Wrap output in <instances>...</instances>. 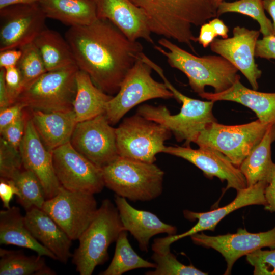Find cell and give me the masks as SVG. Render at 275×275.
Returning <instances> with one entry per match:
<instances>
[{
	"label": "cell",
	"mask_w": 275,
	"mask_h": 275,
	"mask_svg": "<svg viewBox=\"0 0 275 275\" xmlns=\"http://www.w3.org/2000/svg\"><path fill=\"white\" fill-rule=\"evenodd\" d=\"M65 38L79 69L111 95L117 94L124 77L143 52L139 42L128 39L105 19L70 27Z\"/></svg>",
	"instance_id": "obj_1"
},
{
	"label": "cell",
	"mask_w": 275,
	"mask_h": 275,
	"mask_svg": "<svg viewBox=\"0 0 275 275\" xmlns=\"http://www.w3.org/2000/svg\"><path fill=\"white\" fill-rule=\"evenodd\" d=\"M146 15L152 33L187 45L195 52L193 26L217 16L213 0H130Z\"/></svg>",
	"instance_id": "obj_2"
},
{
	"label": "cell",
	"mask_w": 275,
	"mask_h": 275,
	"mask_svg": "<svg viewBox=\"0 0 275 275\" xmlns=\"http://www.w3.org/2000/svg\"><path fill=\"white\" fill-rule=\"evenodd\" d=\"M144 61L158 74L174 97L182 103V106L178 114L172 115L164 105L143 104L138 107L136 113L162 125L171 132L178 142L184 141V146H190L202 131L209 124L216 121L212 113L215 102L193 99L183 94L170 82L159 65L148 57Z\"/></svg>",
	"instance_id": "obj_3"
},
{
	"label": "cell",
	"mask_w": 275,
	"mask_h": 275,
	"mask_svg": "<svg viewBox=\"0 0 275 275\" xmlns=\"http://www.w3.org/2000/svg\"><path fill=\"white\" fill-rule=\"evenodd\" d=\"M158 43L160 46L155 45V49L166 57L171 67L185 74L191 88L198 95L205 92L207 86L213 87L215 93H219L240 79L238 70L219 55L198 57L164 37Z\"/></svg>",
	"instance_id": "obj_4"
},
{
	"label": "cell",
	"mask_w": 275,
	"mask_h": 275,
	"mask_svg": "<svg viewBox=\"0 0 275 275\" xmlns=\"http://www.w3.org/2000/svg\"><path fill=\"white\" fill-rule=\"evenodd\" d=\"M123 230L117 207L110 200H103L72 254L76 271L80 275H91L96 266L107 260L109 245Z\"/></svg>",
	"instance_id": "obj_5"
},
{
	"label": "cell",
	"mask_w": 275,
	"mask_h": 275,
	"mask_svg": "<svg viewBox=\"0 0 275 275\" xmlns=\"http://www.w3.org/2000/svg\"><path fill=\"white\" fill-rule=\"evenodd\" d=\"M101 169L105 186L130 201H151L162 193L164 173L154 163L119 156Z\"/></svg>",
	"instance_id": "obj_6"
},
{
	"label": "cell",
	"mask_w": 275,
	"mask_h": 275,
	"mask_svg": "<svg viewBox=\"0 0 275 275\" xmlns=\"http://www.w3.org/2000/svg\"><path fill=\"white\" fill-rule=\"evenodd\" d=\"M78 70L73 65L46 72L21 93L16 102L46 113L73 109Z\"/></svg>",
	"instance_id": "obj_7"
},
{
	"label": "cell",
	"mask_w": 275,
	"mask_h": 275,
	"mask_svg": "<svg viewBox=\"0 0 275 275\" xmlns=\"http://www.w3.org/2000/svg\"><path fill=\"white\" fill-rule=\"evenodd\" d=\"M116 133L119 156L147 163H154L156 155L164 152V143L172 134L162 125L138 113L125 118Z\"/></svg>",
	"instance_id": "obj_8"
},
{
	"label": "cell",
	"mask_w": 275,
	"mask_h": 275,
	"mask_svg": "<svg viewBox=\"0 0 275 275\" xmlns=\"http://www.w3.org/2000/svg\"><path fill=\"white\" fill-rule=\"evenodd\" d=\"M152 70L140 56L124 77L118 92L106 105L104 114L111 125L118 123L128 112L144 102L174 97L164 82L153 79Z\"/></svg>",
	"instance_id": "obj_9"
},
{
	"label": "cell",
	"mask_w": 275,
	"mask_h": 275,
	"mask_svg": "<svg viewBox=\"0 0 275 275\" xmlns=\"http://www.w3.org/2000/svg\"><path fill=\"white\" fill-rule=\"evenodd\" d=\"M269 125L258 119L236 125H226L213 122L201 132L195 143L199 147H210L217 150L239 167L262 139Z\"/></svg>",
	"instance_id": "obj_10"
},
{
	"label": "cell",
	"mask_w": 275,
	"mask_h": 275,
	"mask_svg": "<svg viewBox=\"0 0 275 275\" xmlns=\"http://www.w3.org/2000/svg\"><path fill=\"white\" fill-rule=\"evenodd\" d=\"M98 209L94 194L63 186L55 196L46 200L42 208L72 240H78Z\"/></svg>",
	"instance_id": "obj_11"
},
{
	"label": "cell",
	"mask_w": 275,
	"mask_h": 275,
	"mask_svg": "<svg viewBox=\"0 0 275 275\" xmlns=\"http://www.w3.org/2000/svg\"><path fill=\"white\" fill-rule=\"evenodd\" d=\"M54 172L61 185L93 194L105 186L102 169L78 152L69 142L52 151Z\"/></svg>",
	"instance_id": "obj_12"
},
{
	"label": "cell",
	"mask_w": 275,
	"mask_h": 275,
	"mask_svg": "<svg viewBox=\"0 0 275 275\" xmlns=\"http://www.w3.org/2000/svg\"><path fill=\"white\" fill-rule=\"evenodd\" d=\"M70 143L78 152L100 168L119 156L116 128L104 114L77 122Z\"/></svg>",
	"instance_id": "obj_13"
},
{
	"label": "cell",
	"mask_w": 275,
	"mask_h": 275,
	"mask_svg": "<svg viewBox=\"0 0 275 275\" xmlns=\"http://www.w3.org/2000/svg\"><path fill=\"white\" fill-rule=\"evenodd\" d=\"M268 184L260 181L255 185L237 191L233 201L225 206L205 212H196L184 210V217L197 224L187 231L180 234L168 235L154 239L152 249L155 252H166L170 250V245L174 242L187 236L205 230L214 231L218 223L231 212L242 207L252 205H266L264 196L265 187Z\"/></svg>",
	"instance_id": "obj_14"
},
{
	"label": "cell",
	"mask_w": 275,
	"mask_h": 275,
	"mask_svg": "<svg viewBox=\"0 0 275 275\" xmlns=\"http://www.w3.org/2000/svg\"><path fill=\"white\" fill-rule=\"evenodd\" d=\"M0 10V51L20 49L33 42L46 28V17L38 2Z\"/></svg>",
	"instance_id": "obj_15"
},
{
	"label": "cell",
	"mask_w": 275,
	"mask_h": 275,
	"mask_svg": "<svg viewBox=\"0 0 275 275\" xmlns=\"http://www.w3.org/2000/svg\"><path fill=\"white\" fill-rule=\"evenodd\" d=\"M193 242L212 248L224 257L227 263L224 274H230L234 263L239 258L259 249H275V227L266 232L253 233L239 228L236 233L209 236L203 232L190 236Z\"/></svg>",
	"instance_id": "obj_16"
},
{
	"label": "cell",
	"mask_w": 275,
	"mask_h": 275,
	"mask_svg": "<svg viewBox=\"0 0 275 275\" xmlns=\"http://www.w3.org/2000/svg\"><path fill=\"white\" fill-rule=\"evenodd\" d=\"M260 31L235 26L233 37L215 39L210 44L212 51L223 57L246 77L252 89H258V79L262 71L255 61L256 45Z\"/></svg>",
	"instance_id": "obj_17"
},
{
	"label": "cell",
	"mask_w": 275,
	"mask_h": 275,
	"mask_svg": "<svg viewBox=\"0 0 275 275\" xmlns=\"http://www.w3.org/2000/svg\"><path fill=\"white\" fill-rule=\"evenodd\" d=\"M164 153L184 159L193 163L207 178L216 177L226 181V190L232 188L236 191L247 187L244 175L238 167L221 152L210 147L193 149L190 146H166Z\"/></svg>",
	"instance_id": "obj_18"
},
{
	"label": "cell",
	"mask_w": 275,
	"mask_h": 275,
	"mask_svg": "<svg viewBox=\"0 0 275 275\" xmlns=\"http://www.w3.org/2000/svg\"><path fill=\"white\" fill-rule=\"evenodd\" d=\"M19 151L23 168L33 172L40 181L46 200L55 196L62 186L54 172L52 151L44 146L30 116Z\"/></svg>",
	"instance_id": "obj_19"
},
{
	"label": "cell",
	"mask_w": 275,
	"mask_h": 275,
	"mask_svg": "<svg viewBox=\"0 0 275 275\" xmlns=\"http://www.w3.org/2000/svg\"><path fill=\"white\" fill-rule=\"evenodd\" d=\"M95 2L98 18L109 20L131 41L141 38L154 45L146 15L130 0H95Z\"/></svg>",
	"instance_id": "obj_20"
},
{
	"label": "cell",
	"mask_w": 275,
	"mask_h": 275,
	"mask_svg": "<svg viewBox=\"0 0 275 275\" xmlns=\"http://www.w3.org/2000/svg\"><path fill=\"white\" fill-rule=\"evenodd\" d=\"M115 202L124 230L135 238L141 251L148 252L150 239L157 234H176L175 226L164 223L150 211L135 209L126 198L116 195Z\"/></svg>",
	"instance_id": "obj_21"
},
{
	"label": "cell",
	"mask_w": 275,
	"mask_h": 275,
	"mask_svg": "<svg viewBox=\"0 0 275 275\" xmlns=\"http://www.w3.org/2000/svg\"><path fill=\"white\" fill-rule=\"evenodd\" d=\"M25 224L40 243L53 253L57 260L66 264L72 257V240L59 225L43 209L33 208L26 211Z\"/></svg>",
	"instance_id": "obj_22"
},
{
	"label": "cell",
	"mask_w": 275,
	"mask_h": 275,
	"mask_svg": "<svg viewBox=\"0 0 275 275\" xmlns=\"http://www.w3.org/2000/svg\"><path fill=\"white\" fill-rule=\"evenodd\" d=\"M199 96L214 102L230 101L240 103L253 111L262 123L275 124V93H264L250 89L243 85L240 79L221 92H205Z\"/></svg>",
	"instance_id": "obj_23"
},
{
	"label": "cell",
	"mask_w": 275,
	"mask_h": 275,
	"mask_svg": "<svg viewBox=\"0 0 275 275\" xmlns=\"http://www.w3.org/2000/svg\"><path fill=\"white\" fill-rule=\"evenodd\" d=\"M31 111L33 125L48 150L52 151L70 142L77 123L73 109L49 113Z\"/></svg>",
	"instance_id": "obj_24"
},
{
	"label": "cell",
	"mask_w": 275,
	"mask_h": 275,
	"mask_svg": "<svg viewBox=\"0 0 275 275\" xmlns=\"http://www.w3.org/2000/svg\"><path fill=\"white\" fill-rule=\"evenodd\" d=\"M0 243L29 249L39 255L57 260L54 255L32 235L25 224L24 216L17 206L0 211Z\"/></svg>",
	"instance_id": "obj_25"
},
{
	"label": "cell",
	"mask_w": 275,
	"mask_h": 275,
	"mask_svg": "<svg viewBox=\"0 0 275 275\" xmlns=\"http://www.w3.org/2000/svg\"><path fill=\"white\" fill-rule=\"evenodd\" d=\"M274 141L275 124H271L261 141L238 167L245 178L247 187L260 181L268 184L270 182L275 172L271 153V144Z\"/></svg>",
	"instance_id": "obj_26"
},
{
	"label": "cell",
	"mask_w": 275,
	"mask_h": 275,
	"mask_svg": "<svg viewBox=\"0 0 275 275\" xmlns=\"http://www.w3.org/2000/svg\"><path fill=\"white\" fill-rule=\"evenodd\" d=\"M46 18L72 26L91 24L97 19L94 0H39Z\"/></svg>",
	"instance_id": "obj_27"
},
{
	"label": "cell",
	"mask_w": 275,
	"mask_h": 275,
	"mask_svg": "<svg viewBox=\"0 0 275 275\" xmlns=\"http://www.w3.org/2000/svg\"><path fill=\"white\" fill-rule=\"evenodd\" d=\"M77 90L73 104L77 122L104 114L113 96L98 88L90 76L79 69L76 77Z\"/></svg>",
	"instance_id": "obj_28"
},
{
	"label": "cell",
	"mask_w": 275,
	"mask_h": 275,
	"mask_svg": "<svg viewBox=\"0 0 275 275\" xmlns=\"http://www.w3.org/2000/svg\"><path fill=\"white\" fill-rule=\"evenodd\" d=\"M47 71L76 65L71 49L58 32L47 28L33 41Z\"/></svg>",
	"instance_id": "obj_29"
},
{
	"label": "cell",
	"mask_w": 275,
	"mask_h": 275,
	"mask_svg": "<svg viewBox=\"0 0 275 275\" xmlns=\"http://www.w3.org/2000/svg\"><path fill=\"white\" fill-rule=\"evenodd\" d=\"M43 256H26L21 251L0 249V275H54Z\"/></svg>",
	"instance_id": "obj_30"
},
{
	"label": "cell",
	"mask_w": 275,
	"mask_h": 275,
	"mask_svg": "<svg viewBox=\"0 0 275 275\" xmlns=\"http://www.w3.org/2000/svg\"><path fill=\"white\" fill-rule=\"evenodd\" d=\"M155 267V263L143 259L134 251L128 239L127 231L123 230L116 240L114 255L109 265L100 274L121 275L133 269Z\"/></svg>",
	"instance_id": "obj_31"
},
{
	"label": "cell",
	"mask_w": 275,
	"mask_h": 275,
	"mask_svg": "<svg viewBox=\"0 0 275 275\" xmlns=\"http://www.w3.org/2000/svg\"><path fill=\"white\" fill-rule=\"evenodd\" d=\"M12 180L19 191L18 202L26 211L34 207L42 208L46 200L44 190L33 172L23 168Z\"/></svg>",
	"instance_id": "obj_32"
},
{
	"label": "cell",
	"mask_w": 275,
	"mask_h": 275,
	"mask_svg": "<svg viewBox=\"0 0 275 275\" xmlns=\"http://www.w3.org/2000/svg\"><path fill=\"white\" fill-rule=\"evenodd\" d=\"M263 0H238L232 2L225 1L217 9V16L228 12H235L250 16L260 26V32L263 36L274 35L273 24L265 14Z\"/></svg>",
	"instance_id": "obj_33"
},
{
	"label": "cell",
	"mask_w": 275,
	"mask_h": 275,
	"mask_svg": "<svg viewBox=\"0 0 275 275\" xmlns=\"http://www.w3.org/2000/svg\"><path fill=\"white\" fill-rule=\"evenodd\" d=\"M20 49L22 54L17 67L21 76L22 92L47 70L40 53L33 42Z\"/></svg>",
	"instance_id": "obj_34"
},
{
	"label": "cell",
	"mask_w": 275,
	"mask_h": 275,
	"mask_svg": "<svg viewBox=\"0 0 275 275\" xmlns=\"http://www.w3.org/2000/svg\"><path fill=\"white\" fill-rule=\"evenodd\" d=\"M156 264L153 271L146 272L147 275H206L192 265H186L179 262L170 251L154 252L151 257Z\"/></svg>",
	"instance_id": "obj_35"
},
{
	"label": "cell",
	"mask_w": 275,
	"mask_h": 275,
	"mask_svg": "<svg viewBox=\"0 0 275 275\" xmlns=\"http://www.w3.org/2000/svg\"><path fill=\"white\" fill-rule=\"evenodd\" d=\"M19 150L0 139V176L1 178L12 179L23 169Z\"/></svg>",
	"instance_id": "obj_36"
},
{
	"label": "cell",
	"mask_w": 275,
	"mask_h": 275,
	"mask_svg": "<svg viewBox=\"0 0 275 275\" xmlns=\"http://www.w3.org/2000/svg\"><path fill=\"white\" fill-rule=\"evenodd\" d=\"M248 262L254 268V275H275V249L256 250L246 255Z\"/></svg>",
	"instance_id": "obj_37"
},
{
	"label": "cell",
	"mask_w": 275,
	"mask_h": 275,
	"mask_svg": "<svg viewBox=\"0 0 275 275\" xmlns=\"http://www.w3.org/2000/svg\"><path fill=\"white\" fill-rule=\"evenodd\" d=\"M25 109L14 121L0 131L1 138L18 150L24 134L27 120L30 117Z\"/></svg>",
	"instance_id": "obj_38"
},
{
	"label": "cell",
	"mask_w": 275,
	"mask_h": 275,
	"mask_svg": "<svg viewBox=\"0 0 275 275\" xmlns=\"http://www.w3.org/2000/svg\"><path fill=\"white\" fill-rule=\"evenodd\" d=\"M5 79L12 105L17 101L22 91L21 76L17 66L5 69Z\"/></svg>",
	"instance_id": "obj_39"
},
{
	"label": "cell",
	"mask_w": 275,
	"mask_h": 275,
	"mask_svg": "<svg viewBox=\"0 0 275 275\" xmlns=\"http://www.w3.org/2000/svg\"><path fill=\"white\" fill-rule=\"evenodd\" d=\"M26 108L24 104L17 101L0 109V131L14 121Z\"/></svg>",
	"instance_id": "obj_40"
},
{
	"label": "cell",
	"mask_w": 275,
	"mask_h": 275,
	"mask_svg": "<svg viewBox=\"0 0 275 275\" xmlns=\"http://www.w3.org/2000/svg\"><path fill=\"white\" fill-rule=\"evenodd\" d=\"M255 57L268 60L275 59V35L263 36L261 39L257 40Z\"/></svg>",
	"instance_id": "obj_41"
},
{
	"label": "cell",
	"mask_w": 275,
	"mask_h": 275,
	"mask_svg": "<svg viewBox=\"0 0 275 275\" xmlns=\"http://www.w3.org/2000/svg\"><path fill=\"white\" fill-rule=\"evenodd\" d=\"M14 195H16L17 198L20 195L18 188L14 181L1 178L0 198L4 208L9 209L11 207L10 203Z\"/></svg>",
	"instance_id": "obj_42"
},
{
	"label": "cell",
	"mask_w": 275,
	"mask_h": 275,
	"mask_svg": "<svg viewBox=\"0 0 275 275\" xmlns=\"http://www.w3.org/2000/svg\"><path fill=\"white\" fill-rule=\"evenodd\" d=\"M22 54L20 49H9L0 51V68L5 69L17 66Z\"/></svg>",
	"instance_id": "obj_43"
},
{
	"label": "cell",
	"mask_w": 275,
	"mask_h": 275,
	"mask_svg": "<svg viewBox=\"0 0 275 275\" xmlns=\"http://www.w3.org/2000/svg\"><path fill=\"white\" fill-rule=\"evenodd\" d=\"M216 37L212 27L209 23H205L201 25L200 33L197 37V41L203 47L206 48L213 41Z\"/></svg>",
	"instance_id": "obj_44"
},
{
	"label": "cell",
	"mask_w": 275,
	"mask_h": 275,
	"mask_svg": "<svg viewBox=\"0 0 275 275\" xmlns=\"http://www.w3.org/2000/svg\"><path fill=\"white\" fill-rule=\"evenodd\" d=\"M264 196L266 202L264 209L270 212H275V172L264 191Z\"/></svg>",
	"instance_id": "obj_45"
},
{
	"label": "cell",
	"mask_w": 275,
	"mask_h": 275,
	"mask_svg": "<svg viewBox=\"0 0 275 275\" xmlns=\"http://www.w3.org/2000/svg\"><path fill=\"white\" fill-rule=\"evenodd\" d=\"M5 69L0 68V109L11 105L5 79Z\"/></svg>",
	"instance_id": "obj_46"
},
{
	"label": "cell",
	"mask_w": 275,
	"mask_h": 275,
	"mask_svg": "<svg viewBox=\"0 0 275 275\" xmlns=\"http://www.w3.org/2000/svg\"><path fill=\"white\" fill-rule=\"evenodd\" d=\"M216 36H219L223 39L228 38L229 29L224 22L218 18H214L209 21Z\"/></svg>",
	"instance_id": "obj_47"
},
{
	"label": "cell",
	"mask_w": 275,
	"mask_h": 275,
	"mask_svg": "<svg viewBox=\"0 0 275 275\" xmlns=\"http://www.w3.org/2000/svg\"><path fill=\"white\" fill-rule=\"evenodd\" d=\"M263 7L273 20L274 35H275V0H263Z\"/></svg>",
	"instance_id": "obj_48"
},
{
	"label": "cell",
	"mask_w": 275,
	"mask_h": 275,
	"mask_svg": "<svg viewBox=\"0 0 275 275\" xmlns=\"http://www.w3.org/2000/svg\"><path fill=\"white\" fill-rule=\"evenodd\" d=\"M39 0H0V9L19 4H31L38 3Z\"/></svg>",
	"instance_id": "obj_49"
},
{
	"label": "cell",
	"mask_w": 275,
	"mask_h": 275,
	"mask_svg": "<svg viewBox=\"0 0 275 275\" xmlns=\"http://www.w3.org/2000/svg\"><path fill=\"white\" fill-rule=\"evenodd\" d=\"M224 0H213L214 3L216 5V6L218 7V6L219 4L222 3Z\"/></svg>",
	"instance_id": "obj_50"
},
{
	"label": "cell",
	"mask_w": 275,
	"mask_h": 275,
	"mask_svg": "<svg viewBox=\"0 0 275 275\" xmlns=\"http://www.w3.org/2000/svg\"><path fill=\"white\" fill-rule=\"evenodd\" d=\"M94 1H95V0H94Z\"/></svg>",
	"instance_id": "obj_51"
}]
</instances>
